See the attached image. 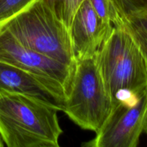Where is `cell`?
<instances>
[{
    "label": "cell",
    "mask_w": 147,
    "mask_h": 147,
    "mask_svg": "<svg viewBox=\"0 0 147 147\" xmlns=\"http://www.w3.org/2000/svg\"><path fill=\"white\" fill-rule=\"evenodd\" d=\"M119 14L124 18L147 11V0H113Z\"/></svg>",
    "instance_id": "4fadbf2b"
},
{
    "label": "cell",
    "mask_w": 147,
    "mask_h": 147,
    "mask_svg": "<svg viewBox=\"0 0 147 147\" xmlns=\"http://www.w3.org/2000/svg\"><path fill=\"white\" fill-rule=\"evenodd\" d=\"M145 131H146L147 133V126H146V130H145Z\"/></svg>",
    "instance_id": "9a60e30c"
},
{
    "label": "cell",
    "mask_w": 147,
    "mask_h": 147,
    "mask_svg": "<svg viewBox=\"0 0 147 147\" xmlns=\"http://www.w3.org/2000/svg\"><path fill=\"white\" fill-rule=\"evenodd\" d=\"M113 29L111 23L98 15L90 0H84L75 14L70 27L76 61L95 57Z\"/></svg>",
    "instance_id": "52a82bcc"
},
{
    "label": "cell",
    "mask_w": 147,
    "mask_h": 147,
    "mask_svg": "<svg viewBox=\"0 0 147 147\" xmlns=\"http://www.w3.org/2000/svg\"><path fill=\"white\" fill-rule=\"evenodd\" d=\"M98 15L113 27L123 25V20L113 0H90Z\"/></svg>",
    "instance_id": "8fae6325"
},
{
    "label": "cell",
    "mask_w": 147,
    "mask_h": 147,
    "mask_svg": "<svg viewBox=\"0 0 147 147\" xmlns=\"http://www.w3.org/2000/svg\"><path fill=\"white\" fill-rule=\"evenodd\" d=\"M2 146H4V144H3L1 137H0V147H2Z\"/></svg>",
    "instance_id": "5bb4252c"
},
{
    "label": "cell",
    "mask_w": 147,
    "mask_h": 147,
    "mask_svg": "<svg viewBox=\"0 0 147 147\" xmlns=\"http://www.w3.org/2000/svg\"><path fill=\"white\" fill-rule=\"evenodd\" d=\"M94 57L113 102L121 90L142 93L147 88L146 62L123 25L113 27Z\"/></svg>",
    "instance_id": "3957f363"
},
{
    "label": "cell",
    "mask_w": 147,
    "mask_h": 147,
    "mask_svg": "<svg viewBox=\"0 0 147 147\" xmlns=\"http://www.w3.org/2000/svg\"><path fill=\"white\" fill-rule=\"evenodd\" d=\"M38 0H0V26L27 9Z\"/></svg>",
    "instance_id": "7c38bea8"
},
{
    "label": "cell",
    "mask_w": 147,
    "mask_h": 147,
    "mask_svg": "<svg viewBox=\"0 0 147 147\" xmlns=\"http://www.w3.org/2000/svg\"><path fill=\"white\" fill-rule=\"evenodd\" d=\"M0 27L25 47L76 67L70 30L45 0H38Z\"/></svg>",
    "instance_id": "7a4b0ae2"
},
{
    "label": "cell",
    "mask_w": 147,
    "mask_h": 147,
    "mask_svg": "<svg viewBox=\"0 0 147 147\" xmlns=\"http://www.w3.org/2000/svg\"><path fill=\"white\" fill-rule=\"evenodd\" d=\"M70 30L75 14L84 0H45Z\"/></svg>",
    "instance_id": "30bf717a"
},
{
    "label": "cell",
    "mask_w": 147,
    "mask_h": 147,
    "mask_svg": "<svg viewBox=\"0 0 147 147\" xmlns=\"http://www.w3.org/2000/svg\"><path fill=\"white\" fill-rule=\"evenodd\" d=\"M123 27L138 46L147 66V11L123 19Z\"/></svg>",
    "instance_id": "9c48e42d"
},
{
    "label": "cell",
    "mask_w": 147,
    "mask_h": 147,
    "mask_svg": "<svg viewBox=\"0 0 147 147\" xmlns=\"http://www.w3.org/2000/svg\"><path fill=\"white\" fill-rule=\"evenodd\" d=\"M112 107L95 57L78 60L63 111L80 128L97 133Z\"/></svg>",
    "instance_id": "277c9868"
},
{
    "label": "cell",
    "mask_w": 147,
    "mask_h": 147,
    "mask_svg": "<svg viewBox=\"0 0 147 147\" xmlns=\"http://www.w3.org/2000/svg\"><path fill=\"white\" fill-rule=\"evenodd\" d=\"M147 126V88L138 103H113L111 111L96 136L83 144L88 147H136Z\"/></svg>",
    "instance_id": "5b68a950"
},
{
    "label": "cell",
    "mask_w": 147,
    "mask_h": 147,
    "mask_svg": "<svg viewBox=\"0 0 147 147\" xmlns=\"http://www.w3.org/2000/svg\"><path fill=\"white\" fill-rule=\"evenodd\" d=\"M0 90L30 96L63 111L67 95L62 88L18 67L0 61Z\"/></svg>",
    "instance_id": "ba28073f"
},
{
    "label": "cell",
    "mask_w": 147,
    "mask_h": 147,
    "mask_svg": "<svg viewBox=\"0 0 147 147\" xmlns=\"http://www.w3.org/2000/svg\"><path fill=\"white\" fill-rule=\"evenodd\" d=\"M0 61L13 65L62 88L68 95L74 67L25 47L0 27Z\"/></svg>",
    "instance_id": "8992f818"
},
{
    "label": "cell",
    "mask_w": 147,
    "mask_h": 147,
    "mask_svg": "<svg viewBox=\"0 0 147 147\" xmlns=\"http://www.w3.org/2000/svg\"><path fill=\"white\" fill-rule=\"evenodd\" d=\"M58 109L30 96L0 90V137L8 147H58Z\"/></svg>",
    "instance_id": "6da1fadb"
}]
</instances>
